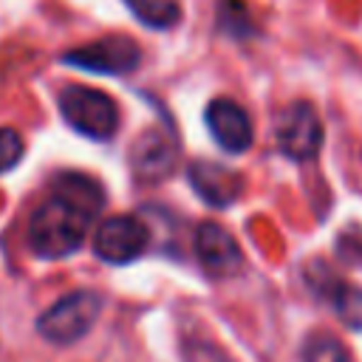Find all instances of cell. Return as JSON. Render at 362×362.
Wrapping results in <instances>:
<instances>
[{
	"label": "cell",
	"mask_w": 362,
	"mask_h": 362,
	"mask_svg": "<svg viewBox=\"0 0 362 362\" xmlns=\"http://www.w3.org/2000/svg\"><path fill=\"white\" fill-rule=\"evenodd\" d=\"M105 192L82 173H62L54 178L48 195L40 201L28 221V249L42 260H59L74 255L88 229L96 223Z\"/></svg>",
	"instance_id": "1"
},
{
	"label": "cell",
	"mask_w": 362,
	"mask_h": 362,
	"mask_svg": "<svg viewBox=\"0 0 362 362\" xmlns=\"http://www.w3.org/2000/svg\"><path fill=\"white\" fill-rule=\"evenodd\" d=\"M57 102H59L62 119L88 139L105 141L119 130V105L113 102V96L96 88L68 85Z\"/></svg>",
	"instance_id": "2"
},
{
	"label": "cell",
	"mask_w": 362,
	"mask_h": 362,
	"mask_svg": "<svg viewBox=\"0 0 362 362\" xmlns=\"http://www.w3.org/2000/svg\"><path fill=\"white\" fill-rule=\"evenodd\" d=\"M102 311V297L96 291H71L68 297L57 300L48 311H42L37 331L42 339L54 345H71L82 339Z\"/></svg>",
	"instance_id": "3"
},
{
	"label": "cell",
	"mask_w": 362,
	"mask_h": 362,
	"mask_svg": "<svg viewBox=\"0 0 362 362\" xmlns=\"http://www.w3.org/2000/svg\"><path fill=\"white\" fill-rule=\"evenodd\" d=\"M65 65L90 71V74H107V76H122L139 68L141 62V48L136 40L124 34H107L102 40H93L88 45L71 48L62 54Z\"/></svg>",
	"instance_id": "4"
},
{
	"label": "cell",
	"mask_w": 362,
	"mask_h": 362,
	"mask_svg": "<svg viewBox=\"0 0 362 362\" xmlns=\"http://www.w3.org/2000/svg\"><path fill=\"white\" fill-rule=\"evenodd\" d=\"M274 139L283 156L294 161L314 158L322 147V122L311 102H291L274 124Z\"/></svg>",
	"instance_id": "5"
},
{
	"label": "cell",
	"mask_w": 362,
	"mask_h": 362,
	"mask_svg": "<svg viewBox=\"0 0 362 362\" xmlns=\"http://www.w3.org/2000/svg\"><path fill=\"white\" fill-rule=\"evenodd\" d=\"M147 238L150 232L136 215H110L93 232V252L105 263L124 266L144 252Z\"/></svg>",
	"instance_id": "6"
},
{
	"label": "cell",
	"mask_w": 362,
	"mask_h": 362,
	"mask_svg": "<svg viewBox=\"0 0 362 362\" xmlns=\"http://www.w3.org/2000/svg\"><path fill=\"white\" fill-rule=\"evenodd\" d=\"M206 130L209 136L218 141L221 150L238 156V153H246L255 141V130H252V119L249 113L235 102V99H226V96H218L206 105Z\"/></svg>",
	"instance_id": "7"
},
{
	"label": "cell",
	"mask_w": 362,
	"mask_h": 362,
	"mask_svg": "<svg viewBox=\"0 0 362 362\" xmlns=\"http://www.w3.org/2000/svg\"><path fill=\"white\" fill-rule=\"evenodd\" d=\"M195 252L212 277H229L240 269V246L221 223H201L195 232Z\"/></svg>",
	"instance_id": "8"
},
{
	"label": "cell",
	"mask_w": 362,
	"mask_h": 362,
	"mask_svg": "<svg viewBox=\"0 0 362 362\" xmlns=\"http://www.w3.org/2000/svg\"><path fill=\"white\" fill-rule=\"evenodd\" d=\"M175 156H178V144L173 133L161 127L144 130L133 144V167L147 181L164 178L175 167Z\"/></svg>",
	"instance_id": "9"
},
{
	"label": "cell",
	"mask_w": 362,
	"mask_h": 362,
	"mask_svg": "<svg viewBox=\"0 0 362 362\" xmlns=\"http://www.w3.org/2000/svg\"><path fill=\"white\" fill-rule=\"evenodd\" d=\"M189 187L198 192V198H204L209 206H229L240 189H243V178L223 167V164H212V161H192L187 170Z\"/></svg>",
	"instance_id": "10"
},
{
	"label": "cell",
	"mask_w": 362,
	"mask_h": 362,
	"mask_svg": "<svg viewBox=\"0 0 362 362\" xmlns=\"http://www.w3.org/2000/svg\"><path fill=\"white\" fill-rule=\"evenodd\" d=\"M124 3L141 25L156 28V31H167V28L178 25V20H181L178 0H124Z\"/></svg>",
	"instance_id": "11"
},
{
	"label": "cell",
	"mask_w": 362,
	"mask_h": 362,
	"mask_svg": "<svg viewBox=\"0 0 362 362\" xmlns=\"http://www.w3.org/2000/svg\"><path fill=\"white\" fill-rule=\"evenodd\" d=\"M325 297L337 308L339 320L351 328H362V286L345 283V280H331L325 288Z\"/></svg>",
	"instance_id": "12"
},
{
	"label": "cell",
	"mask_w": 362,
	"mask_h": 362,
	"mask_svg": "<svg viewBox=\"0 0 362 362\" xmlns=\"http://www.w3.org/2000/svg\"><path fill=\"white\" fill-rule=\"evenodd\" d=\"M218 23L232 37H249L255 31V23H252L243 0H221L218 3Z\"/></svg>",
	"instance_id": "13"
},
{
	"label": "cell",
	"mask_w": 362,
	"mask_h": 362,
	"mask_svg": "<svg viewBox=\"0 0 362 362\" xmlns=\"http://www.w3.org/2000/svg\"><path fill=\"white\" fill-rule=\"evenodd\" d=\"M303 362H351V356L337 337L314 334L303 348Z\"/></svg>",
	"instance_id": "14"
},
{
	"label": "cell",
	"mask_w": 362,
	"mask_h": 362,
	"mask_svg": "<svg viewBox=\"0 0 362 362\" xmlns=\"http://www.w3.org/2000/svg\"><path fill=\"white\" fill-rule=\"evenodd\" d=\"M25 153V141L14 127H0V173H8L20 164Z\"/></svg>",
	"instance_id": "15"
}]
</instances>
